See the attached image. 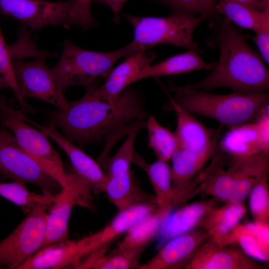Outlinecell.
<instances>
[{
    "instance_id": "cell-36",
    "label": "cell",
    "mask_w": 269,
    "mask_h": 269,
    "mask_svg": "<svg viewBox=\"0 0 269 269\" xmlns=\"http://www.w3.org/2000/svg\"><path fill=\"white\" fill-rule=\"evenodd\" d=\"M268 176L261 179L249 194L250 212L255 221L269 222V190Z\"/></svg>"
},
{
    "instance_id": "cell-41",
    "label": "cell",
    "mask_w": 269,
    "mask_h": 269,
    "mask_svg": "<svg viewBox=\"0 0 269 269\" xmlns=\"http://www.w3.org/2000/svg\"><path fill=\"white\" fill-rule=\"evenodd\" d=\"M256 10L263 11L269 8V0H233Z\"/></svg>"
},
{
    "instance_id": "cell-40",
    "label": "cell",
    "mask_w": 269,
    "mask_h": 269,
    "mask_svg": "<svg viewBox=\"0 0 269 269\" xmlns=\"http://www.w3.org/2000/svg\"><path fill=\"white\" fill-rule=\"evenodd\" d=\"M102 2L107 5L114 14L113 20L115 22L120 21V12L127 0H93Z\"/></svg>"
},
{
    "instance_id": "cell-37",
    "label": "cell",
    "mask_w": 269,
    "mask_h": 269,
    "mask_svg": "<svg viewBox=\"0 0 269 269\" xmlns=\"http://www.w3.org/2000/svg\"><path fill=\"white\" fill-rule=\"evenodd\" d=\"M171 8L173 11H182L203 16L206 18L216 15L219 0H156Z\"/></svg>"
},
{
    "instance_id": "cell-5",
    "label": "cell",
    "mask_w": 269,
    "mask_h": 269,
    "mask_svg": "<svg viewBox=\"0 0 269 269\" xmlns=\"http://www.w3.org/2000/svg\"><path fill=\"white\" fill-rule=\"evenodd\" d=\"M131 54L130 43L112 51L96 52L81 48L65 39L60 59L52 69L64 92L72 86H90L98 77L105 79L118 60Z\"/></svg>"
},
{
    "instance_id": "cell-35",
    "label": "cell",
    "mask_w": 269,
    "mask_h": 269,
    "mask_svg": "<svg viewBox=\"0 0 269 269\" xmlns=\"http://www.w3.org/2000/svg\"><path fill=\"white\" fill-rule=\"evenodd\" d=\"M12 59L9 46H7L4 41L0 27V75L6 82L7 87L14 93L22 111L33 112V109L21 95L14 73Z\"/></svg>"
},
{
    "instance_id": "cell-21",
    "label": "cell",
    "mask_w": 269,
    "mask_h": 269,
    "mask_svg": "<svg viewBox=\"0 0 269 269\" xmlns=\"http://www.w3.org/2000/svg\"><path fill=\"white\" fill-rule=\"evenodd\" d=\"M230 168L235 174L236 181L226 203H243L253 187L268 176L269 154H260L232 162Z\"/></svg>"
},
{
    "instance_id": "cell-7",
    "label": "cell",
    "mask_w": 269,
    "mask_h": 269,
    "mask_svg": "<svg viewBox=\"0 0 269 269\" xmlns=\"http://www.w3.org/2000/svg\"><path fill=\"white\" fill-rule=\"evenodd\" d=\"M0 120L2 126L12 132L19 145L50 171L62 187L65 186L67 173L59 153L50 143L47 135L28 125L21 118L20 111L10 108L1 99Z\"/></svg>"
},
{
    "instance_id": "cell-3",
    "label": "cell",
    "mask_w": 269,
    "mask_h": 269,
    "mask_svg": "<svg viewBox=\"0 0 269 269\" xmlns=\"http://www.w3.org/2000/svg\"><path fill=\"white\" fill-rule=\"evenodd\" d=\"M172 98L192 114L213 119L229 128L256 121L269 108V94L233 92L213 94L190 85L170 87Z\"/></svg>"
},
{
    "instance_id": "cell-13",
    "label": "cell",
    "mask_w": 269,
    "mask_h": 269,
    "mask_svg": "<svg viewBox=\"0 0 269 269\" xmlns=\"http://www.w3.org/2000/svg\"><path fill=\"white\" fill-rule=\"evenodd\" d=\"M169 107L174 112L177 125L174 132L178 147L201 153L217 150L222 127L209 129L169 96Z\"/></svg>"
},
{
    "instance_id": "cell-1",
    "label": "cell",
    "mask_w": 269,
    "mask_h": 269,
    "mask_svg": "<svg viewBox=\"0 0 269 269\" xmlns=\"http://www.w3.org/2000/svg\"><path fill=\"white\" fill-rule=\"evenodd\" d=\"M147 117L140 95L126 89L115 105L95 96L89 87L80 99L69 102L64 109L51 115L52 124L59 127L71 142L83 145L106 141L98 162L109 155L113 145L134 130L145 127Z\"/></svg>"
},
{
    "instance_id": "cell-11",
    "label": "cell",
    "mask_w": 269,
    "mask_h": 269,
    "mask_svg": "<svg viewBox=\"0 0 269 269\" xmlns=\"http://www.w3.org/2000/svg\"><path fill=\"white\" fill-rule=\"evenodd\" d=\"M269 109L255 122L230 128L220 138L218 148L232 162L269 152Z\"/></svg>"
},
{
    "instance_id": "cell-8",
    "label": "cell",
    "mask_w": 269,
    "mask_h": 269,
    "mask_svg": "<svg viewBox=\"0 0 269 269\" xmlns=\"http://www.w3.org/2000/svg\"><path fill=\"white\" fill-rule=\"evenodd\" d=\"M47 210L42 206L34 208L8 236L0 242V265L18 269L41 248L45 236Z\"/></svg>"
},
{
    "instance_id": "cell-23",
    "label": "cell",
    "mask_w": 269,
    "mask_h": 269,
    "mask_svg": "<svg viewBox=\"0 0 269 269\" xmlns=\"http://www.w3.org/2000/svg\"><path fill=\"white\" fill-rule=\"evenodd\" d=\"M103 192L118 211L139 204L156 205L155 198H152L138 186L132 172L123 176H107Z\"/></svg>"
},
{
    "instance_id": "cell-15",
    "label": "cell",
    "mask_w": 269,
    "mask_h": 269,
    "mask_svg": "<svg viewBox=\"0 0 269 269\" xmlns=\"http://www.w3.org/2000/svg\"><path fill=\"white\" fill-rule=\"evenodd\" d=\"M186 269H261L263 266L233 245L220 246L207 240L185 265Z\"/></svg>"
},
{
    "instance_id": "cell-19",
    "label": "cell",
    "mask_w": 269,
    "mask_h": 269,
    "mask_svg": "<svg viewBox=\"0 0 269 269\" xmlns=\"http://www.w3.org/2000/svg\"><path fill=\"white\" fill-rule=\"evenodd\" d=\"M243 203H226L212 208L205 216L200 227L206 233L208 240L220 246L236 243L234 230L246 213Z\"/></svg>"
},
{
    "instance_id": "cell-14",
    "label": "cell",
    "mask_w": 269,
    "mask_h": 269,
    "mask_svg": "<svg viewBox=\"0 0 269 269\" xmlns=\"http://www.w3.org/2000/svg\"><path fill=\"white\" fill-rule=\"evenodd\" d=\"M93 234L68 239L42 248L18 269H59L73 267L91 251Z\"/></svg>"
},
{
    "instance_id": "cell-38",
    "label": "cell",
    "mask_w": 269,
    "mask_h": 269,
    "mask_svg": "<svg viewBox=\"0 0 269 269\" xmlns=\"http://www.w3.org/2000/svg\"><path fill=\"white\" fill-rule=\"evenodd\" d=\"M93 0H73L70 14V24H75L87 30L96 25L93 16L91 4Z\"/></svg>"
},
{
    "instance_id": "cell-9",
    "label": "cell",
    "mask_w": 269,
    "mask_h": 269,
    "mask_svg": "<svg viewBox=\"0 0 269 269\" xmlns=\"http://www.w3.org/2000/svg\"><path fill=\"white\" fill-rule=\"evenodd\" d=\"M92 190L88 182L76 172L67 174L66 185L56 194L48 210L45 239L42 248L68 239V223L73 207L91 208Z\"/></svg>"
},
{
    "instance_id": "cell-33",
    "label": "cell",
    "mask_w": 269,
    "mask_h": 269,
    "mask_svg": "<svg viewBox=\"0 0 269 269\" xmlns=\"http://www.w3.org/2000/svg\"><path fill=\"white\" fill-rule=\"evenodd\" d=\"M139 130L131 131L119 150L113 156H109L101 164L108 177H119L132 173L131 164L134 150L135 137Z\"/></svg>"
},
{
    "instance_id": "cell-26",
    "label": "cell",
    "mask_w": 269,
    "mask_h": 269,
    "mask_svg": "<svg viewBox=\"0 0 269 269\" xmlns=\"http://www.w3.org/2000/svg\"><path fill=\"white\" fill-rule=\"evenodd\" d=\"M236 243L241 250L255 261L269 260V222L254 220L239 223L234 230Z\"/></svg>"
},
{
    "instance_id": "cell-29",
    "label": "cell",
    "mask_w": 269,
    "mask_h": 269,
    "mask_svg": "<svg viewBox=\"0 0 269 269\" xmlns=\"http://www.w3.org/2000/svg\"><path fill=\"white\" fill-rule=\"evenodd\" d=\"M215 10L233 23L255 32L269 27V8L260 11L233 0H219Z\"/></svg>"
},
{
    "instance_id": "cell-28",
    "label": "cell",
    "mask_w": 269,
    "mask_h": 269,
    "mask_svg": "<svg viewBox=\"0 0 269 269\" xmlns=\"http://www.w3.org/2000/svg\"><path fill=\"white\" fill-rule=\"evenodd\" d=\"M216 151L198 153L178 147L170 159L172 184L175 194L193 179L205 163L213 157Z\"/></svg>"
},
{
    "instance_id": "cell-42",
    "label": "cell",
    "mask_w": 269,
    "mask_h": 269,
    "mask_svg": "<svg viewBox=\"0 0 269 269\" xmlns=\"http://www.w3.org/2000/svg\"><path fill=\"white\" fill-rule=\"evenodd\" d=\"M6 87H7V85L6 84V82L5 81L4 79L1 77V76L0 75V88Z\"/></svg>"
},
{
    "instance_id": "cell-10",
    "label": "cell",
    "mask_w": 269,
    "mask_h": 269,
    "mask_svg": "<svg viewBox=\"0 0 269 269\" xmlns=\"http://www.w3.org/2000/svg\"><path fill=\"white\" fill-rule=\"evenodd\" d=\"M42 56L29 62L12 60L14 73L22 97L41 100L64 109L68 101L63 95L52 68Z\"/></svg>"
},
{
    "instance_id": "cell-20",
    "label": "cell",
    "mask_w": 269,
    "mask_h": 269,
    "mask_svg": "<svg viewBox=\"0 0 269 269\" xmlns=\"http://www.w3.org/2000/svg\"><path fill=\"white\" fill-rule=\"evenodd\" d=\"M214 207L215 201H206L194 202L172 210L164 219L157 237L165 244L175 237L195 229Z\"/></svg>"
},
{
    "instance_id": "cell-32",
    "label": "cell",
    "mask_w": 269,
    "mask_h": 269,
    "mask_svg": "<svg viewBox=\"0 0 269 269\" xmlns=\"http://www.w3.org/2000/svg\"><path fill=\"white\" fill-rule=\"evenodd\" d=\"M145 128L148 132V145L158 159L170 160L178 147L174 133L161 125L152 116L147 118Z\"/></svg>"
},
{
    "instance_id": "cell-22",
    "label": "cell",
    "mask_w": 269,
    "mask_h": 269,
    "mask_svg": "<svg viewBox=\"0 0 269 269\" xmlns=\"http://www.w3.org/2000/svg\"><path fill=\"white\" fill-rule=\"evenodd\" d=\"M154 204H143L118 211L116 216L102 230L93 234L91 253L105 252L109 245L134 225L154 211Z\"/></svg>"
},
{
    "instance_id": "cell-6",
    "label": "cell",
    "mask_w": 269,
    "mask_h": 269,
    "mask_svg": "<svg viewBox=\"0 0 269 269\" xmlns=\"http://www.w3.org/2000/svg\"><path fill=\"white\" fill-rule=\"evenodd\" d=\"M0 175L5 179L34 184L44 195H55L62 189L53 173L27 153L3 126L0 129Z\"/></svg>"
},
{
    "instance_id": "cell-25",
    "label": "cell",
    "mask_w": 269,
    "mask_h": 269,
    "mask_svg": "<svg viewBox=\"0 0 269 269\" xmlns=\"http://www.w3.org/2000/svg\"><path fill=\"white\" fill-rule=\"evenodd\" d=\"M172 209L173 207H170L160 210L157 208L125 233L116 249L143 252L148 245L158 236L164 219Z\"/></svg>"
},
{
    "instance_id": "cell-16",
    "label": "cell",
    "mask_w": 269,
    "mask_h": 269,
    "mask_svg": "<svg viewBox=\"0 0 269 269\" xmlns=\"http://www.w3.org/2000/svg\"><path fill=\"white\" fill-rule=\"evenodd\" d=\"M24 120L42 131L67 154L76 172L90 185L93 193L103 192L107 175L97 161L59 132L55 125L41 126L26 117Z\"/></svg>"
},
{
    "instance_id": "cell-4",
    "label": "cell",
    "mask_w": 269,
    "mask_h": 269,
    "mask_svg": "<svg viewBox=\"0 0 269 269\" xmlns=\"http://www.w3.org/2000/svg\"><path fill=\"white\" fill-rule=\"evenodd\" d=\"M134 30L130 42L132 54L146 51L160 44L196 49L193 35L195 28L206 18L182 11H173L166 17L139 16L125 14Z\"/></svg>"
},
{
    "instance_id": "cell-24",
    "label": "cell",
    "mask_w": 269,
    "mask_h": 269,
    "mask_svg": "<svg viewBox=\"0 0 269 269\" xmlns=\"http://www.w3.org/2000/svg\"><path fill=\"white\" fill-rule=\"evenodd\" d=\"M132 163L141 168L147 174L155 193L157 208L164 210L173 207L175 191L172 187L171 168L167 162L158 159L147 163L134 151Z\"/></svg>"
},
{
    "instance_id": "cell-12",
    "label": "cell",
    "mask_w": 269,
    "mask_h": 269,
    "mask_svg": "<svg viewBox=\"0 0 269 269\" xmlns=\"http://www.w3.org/2000/svg\"><path fill=\"white\" fill-rule=\"evenodd\" d=\"M73 0H0V10L32 29L49 25L70 24Z\"/></svg>"
},
{
    "instance_id": "cell-18",
    "label": "cell",
    "mask_w": 269,
    "mask_h": 269,
    "mask_svg": "<svg viewBox=\"0 0 269 269\" xmlns=\"http://www.w3.org/2000/svg\"><path fill=\"white\" fill-rule=\"evenodd\" d=\"M207 240L206 233L203 230L196 229L175 237L164 244L153 257L139 265L137 269H167L181 267Z\"/></svg>"
},
{
    "instance_id": "cell-34",
    "label": "cell",
    "mask_w": 269,
    "mask_h": 269,
    "mask_svg": "<svg viewBox=\"0 0 269 269\" xmlns=\"http://www.w3.org/2000/svg\"><path fill=\"white\" fill-rule=\"evenodd\" d=\"M222 163L206 177L202 184L204 192L216 200L227 202L234 188L236 177L231 168L222 169Z\"/></svg>"
},
{
    "instance_id": "cell-43",
    "label": "cell",
    "mask_w": 269,
    "mask_h": 269,
    "mask_svg": "<svg viewBox=\"0 0 269 269\" xmlns=\"http://www.w3.org/2000/svg\"></svg>"
},
{
    "instance_id": "cell-17",
    "label": "cell",
    "mask_w": 269,
    "mask_h": 269,
    "mask_svg": "<svg viewBox=\"0 0 269 269\" xmlns=\"http://www.w3.org/2000/svg\"><path fill=\"white\" fill-rule=\"evenodd\" d=\"M151 59L146 51L135 52L113 68L103 85L96 86L93 84L87 87L99 98L115 105L127 87L136 82L138 74L150 65Z\"/></svg>"
},
{
    "instance_id": "cell-31",
    "label": "cell",
    "mask_w": 269,
    "mask_h": 269,
    "mask_svg": "<svg viewBox=\"0 0 269 269\" xmlns=\"http://www.w3.org/2000/svg\"><path fill=\"white\" fill-rule=\"evenodd\" d=\"M0 196L19 206L27 214L37 206L46 207L48 210L55 200V195H47L29 191L25 184L18 181L0 182Z\"/></svg>"
},
{
    "instance_id": "cell-39",
    "label": "cell",
    "mask_w": 269,
    "mask_h": 269,
    "mask_svg": "<svg viewBox=\"0 0 269 269\" xmlns=\"http://www.w3.org/2000/svg\"><path fill=\"white\" fill-rule=\"evenodd\" d=\"M256 33L252 39L257 44L263 60L269 63V27L263 28Z\"/></svg>"
},
{
    "instance_id": "cell-27",
    "label": "cell",
    "mask_w": 269,
    "mask_h": 269,
    "mask_svg": "<svg viewBox=\"0 0 269 269\" xmlns=\"http://www.w3.org/2000/svg\"><path fill=\"white\" fill-rule=\"evenodd\" d=\"M214 62H206L196 49L171 56L154 65H149L138 74L136 81L149 77L178 75L194 70H213Z\"/></svg>"
},
{
    "instance_id": "cell-30",
    "label": "cell",
    "mask_w": 269,
    "mask_h": 269,
    "mask_svg": "<svg viewBox=\"0 0 269 269\" xmlns=\"http://www.w3.org/2000/svg\"><path fill=\"white\" fill-rule=\"evenodd\" d=\"M142 252L115 249L110 254L96 252L81 259L73 267L76 269H128L138 267Z\"/></svg>"
},
{
    "instance_id": "cell-2",
    "label": "cell",
    "mask_w": 269,
    "mask_h": 269,
    "mask_svg": "<svg viewBox=\"0 0 269 269\" xmlns=\"http://www.w3.org/2000/svg\"><path fill=\"white\" fill-rule=\"evenodd\" d=\"M218 39V63L206 77L190 85L206 91L227 87L234 92L242 93L267 92L269 71L265 62L226 17L221 23Z\"/></svg>"
}]
</instances>
